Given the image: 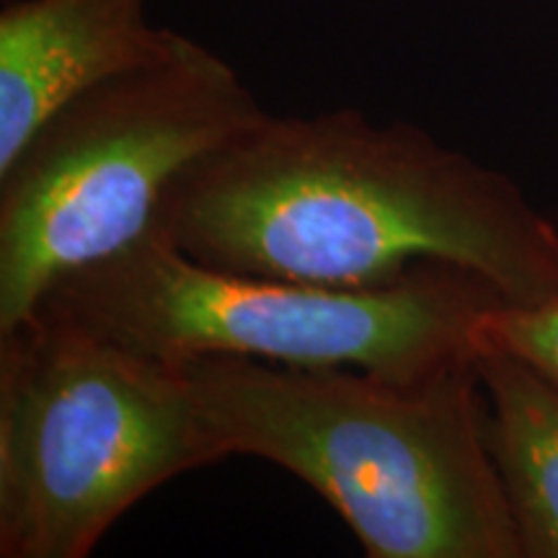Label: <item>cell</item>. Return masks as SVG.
Here are the masks:
<instances>
[{"label": "cell", "instance_id": "obj_1", "mask_svg": "<svg viewBox=\"0 0 558 558\" xmlns=\"http://www.w3.org/2000/svg\"><path fill=\"white\" fill-rule=\"evenodd\" d=\"M153 230L235 275L386 288L452 264L509 305L558 298V226L507 173L354 109L259 117L173 181Z\"/></svg>", "mask_w": 558, "mask_h": 558}, {"label": "cell", "instance_id": "obj_2", "mask_svg": "<svg viewBox=\"0 0 558 558\" xmlns=\"http://www.w3.org/2000/svg\"><path fill=\"white\" fill-rule=\"evenodd\" d=\"M179 365L220 458L290 471L369 558H522L476 357L418 378L228 354Z\"/></svg>", "mask_w": 558, "mask_h": 558}, {"label": "cell", "instance_id": "obj_3", "mask_svg": "<svg viewBox=\"0 0 558 558\" xmlns=\"http://www.w3.org/2000/svg\"><path fill=\"white\" fill-rule=\"evenodd\" d=\"M215 460L179 362L52 303L0 333L3 558H86L137 501Z\"/></svg>", "mask_w": 558, "mask_h": 558}, {"label": "cell", "instance_id": "obj_4", "mask_svg": "<svg viewBox=\"0 0 558 558\" xmlns=\"http://www.w3.org/2000/svg\"><path fill=\"white\" fill-rule=\"evenodd\" d=\"M41 303L169 362L209 354L418 378L473 360L507 303L484 277L424 264L386 288H326L194 262L156 230L62 277Z\"/></svg>", "mask_w": 558, "mask_h": 558}, {"label": "cell", "instance_id": "obj_5", "mask_svg": "<svg viewBox=\"0 0 558 558\" xmlns=\"http://www.w3.org/2000/svg\"><path fill=\"white\" fill-rule=\"evenodd\" d=\"M264 114L241 75L190 37L52 114L0 169V333L62 277L150 233L173 181Z\"/></svg>", "mask_w": 558, "mask_h": 558}, {"label": "cell", "instance_id": "obj_6", "mask_svg": "<svg viewBox=\"0 0 558 558\" xmlns=\"http://www.w3.org/2000/svg\"><path fill=\"white\" fill-rule=\"evenodd\" d=\"M184 34L145 19V0H5L0 9V169L88 90L166 60Z\"/></svg>", "mask_w": 558, "mask_h": 558}, {"label": "cell", "instance_id": "obj_7", "mask_svg": "<svg viewBox=\"0 0 558 558\" xmlns=\"http://www.w3.org/2000/svg\"><path fill=\"white\" fill-rule=\"evenodd\" d=\"M476 369L522 558H558V388L488 341H478Z\"/></svg>", "mask_w": 558, "mask_h": 558}, {"label": "cell", "instance_id": "obj_8", "mask_svg": "<svg viewBox=\"0 0 558 558\" xmlns=\"http://www.w3.org/2000/svg\"><path fill=\"white\" fill-rule=\"evenodd\" d=\"M478 341L527 362L558 388V298L535 305H497L481 320Z\"/></svg>", "mask_w": 558, "mask_h": 558}]
</instances>
